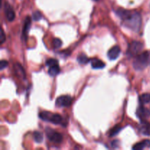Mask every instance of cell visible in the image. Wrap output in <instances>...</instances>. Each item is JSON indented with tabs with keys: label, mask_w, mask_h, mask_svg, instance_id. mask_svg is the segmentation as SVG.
I'll use <instances>...</instances> for the list:
<instances>
[{
	"label": "cell",
	"mask_w": 150,
	"mask_h": 150,
	"mask_svg": "<svg viewBox=\"0 0 150 150\" xmlns=\"http://www.w3.org/2000/svg\"><path fill=\"white\" fill-rule=\"evenodd\" d=\"M122 21L125 26L133 31L138 32L140 29L141 25H142V17H141V15L137 12L130 13V15Z\"/></svg>",
	"instance_id": "6da1fadb"
},
{
	"label": "cell",
	"mask_w": 150,
	"mask_h": 150,
	"mask_svg": "<svg viewBox=\"0 0 150 150\" xmlns=\"http://www.w3.org/2000/svg\"><path fill=\"white\" fill-rule=\"evenodd\" d=\"M150 63V51H145L137 56L133 62V67L136 70H142Z\"/></svg>",
	"instance_id": "7a4b0ae2"
},
{
	"label": "cell",
	"mask_w": 150,
	"mask_h": 150,
	"mask_svg": "<svg viewBox=\"0 0 150 150\" xmlns=\"http://www.w3.org/2000/svg\"><path fill=\"white\" fill-rule=\"evenodd\" d=\"M45 133H46V136L47 137H48V139H49L51 142H54V143L59 144L62 142V135L61 133L56 132L55 130H53V129L47 127V128L45 129Z\"/></svg>",
	"instance_id": "3957f363"
},
{
	"label": "cell",
	"mask_w": 150,
	"mask_h": 150,
	"mask_svg": "<svg viewBox=\"0 0 150 150\" xmlns=\"http://www.w3.org/2000/svg\"><path fill=\"white\" fill-rule=\"evenodd\" d=\"M142 48H143V44L142 42L139 41H133L129 45L127 54L130 57H134L142 51Z\"/></svg>",
	"instance_id": "277c9868"
},
{
	"label": "cell",
	"mask_w": 150,
	"mask_h": 150,
	"mask_svg": "<svg viewBox=\"0 0 150 150\" xmlns=\"http://www.w3.org/2000/svg\"><path fill=\"white\" fill-rule=\"evenodd\" d=\"M73 99L69 95H63L59 97L56 100V105L57 107H68L71 105Z\"/></svg>",
	"instance_id": "5b68a950"
},
{
	"label": "cell",
	"mask_w": 150,
	"mask_h": 150,
	"mask_svg": "<svg viewBox=\"0 0 150 150\" xmlns=\"http://www.w3.org/2000/svg\"><path fill=\"white\" fill-rule=\"evenodd\" d=\"M136 115L141 120H144L150 117V111L144 106H140L137 108Z\"/></svg>",
	"instance_id": "8992f818"
},
{
	"label": "cell",
	"mask_w": 150,
	"mask_h": 150,
	"mask_svg": "<svg viewBox=\"0 0 150 150\" xmlns=\"http://www.w3.org/2000/svg\"><path fill=\"white\" fill-rule=\"evenodd\" d=\"M139 132L144 136H150V123L144 120L141 121L139 126Z\"/></svg>",
	"instance_id": "52a82bcc"
},
{
	"label": "cell",
	"mask_w": 150,
	"mask_h": 150,
	"mask_svg": "<svg viewBox=\"0 0 150 150\" xmlns=\"http://www.w3.org/2000/svg\"><path fill=\"white\" fill-rule=\"evenodd\" d=\"M120 52H121V49H120V47L118 45H114L108 51V57L111 60L117 59L120 56Z\"/></svg>",
	"instance_id": "ba28073f"
},
{
	"label": "cell",
	"mask_w": 150,
	"mask_h": 150,
	"mask_svg": "<svg viewBox=\"0 0 150 150\" xmlns=\"http://www.w3.org/2000/svg\"><path fill=\"white\" fill-rule=\"evenodd\" d=\"M146 147H150V140H144L137 143L133 146V150H142Z\"/></svg>",
	"instance_id": "9c48e42d"
},
{
	"label": "cell",
	"mask_w": 150,
	"mask_h": 150,
	"mask_svg": "<svg viewBox=\"0 0 150 150\" xmlns=\"http://www.w3.org/2000/svg\"><path fill=\"white\" fill-rule=\"evenodd\" d=\"M5 13H6V17H7V19L9 21H13L14 20L15 17H16L15 12L13 11V9H12L8 4H7V7H5Z\"/></svg>",
	"instance_id": "30bf717a"
},
{
	"label": "cell",
	"mask_w": 150,
	"mask_h": 150,
	"mask_svg": "<svg viewBox=\"0 0 150 150\" xmlns=\"http://www.w3.org/2000/svg\"><path fill=\"white\" fill-rule=\"evenodd\" d=\"M14 70L16 73L17 74V76H18L19 77H21L22 79H25L26 78V75H25V71L23 70V67L19 63H16L14 66Z\"/></svg>",
	"instance_id": "8fae6325"
},
{
	"label": "cell",
	"mask_w": 150,
	"mask_h": 150,
	"mask_svg": "<svg viewBox=\"0 0 150 150\" xmlns=\"http://www.w3.org/2000/svg\"><path fill=\"white\" fill-rule=\"evenodd\" d=\"M91 64L93 69H102L105 66V64L98 59H94L91 61Z\"/></svg>",
	"instance_id": "7c38bea8"
},
{
	"label": "cell",
	"mask_w": 150,
	"mask_h": 150,
	"mask_svg": "<svg viewBox=\"0 0 150 150\" xmlns=\"http://www.w3.org/2000/svg\"><path fill=\"white\" fill-rule=\"evenodd\" d=\"M31 26V18L29 17H26L24 21V25H23V35H24L25 38H26V35H27L28 32H29V29Z\"/></svg>",
	"instance_id": "4fadbf2b"
},
{
	"label": "cell",
	"mask_w": 150,
	"mask_h": 150,
	"mask_svg": "<svg viewBox=\"0 0 150 150\" xmlns=\"http://www.w3.org/2000/svg\"><path fill=\"white\" fill-rule=\"evenodd\" d=\"M53 114L48 112V111H42L39 114V117L42 120L45 122H51V117H52Z\"/></svg>",
	"instance_id": "5bb4252c"
},
{
	"label": "cell",
	"mask_w": 150,
	"mask_h": 150,
	"mask_svg": "<svg viewBox=\"0 0 150 150\" xmlns=\"http://www.w3.org/2000/svg\"><path fill=\"white\" fill-rule=\"evenodd\" d=\"M60 72V68L59 67V65H54L52 66V67H50L49 69H48V74H49L50 76H57V75Z\"/></svg>",
	"instance_id": "9a60e30c"
},
{
	"label": "cell",
	"mask_w": 150,
	"mask_h": 150,
	"mask_svg": "<svg viewBox=\"0 0 150 150\" xmlns=\"http://www.w3.org/2000/svg\"><path fill=\"white\" fill-rule=\"evenodd\" d=\"M63 122V119L59 114H53L52 117H51V120L50 122L53 123L54 125H60L62 124V122Z\"/></svg>",
	"instance_id": "2e32d148"
},
{
	"label": "cell",
	"mask_w": 150,
	"mask_h": 150,
	"mask_svg": "<svg viewBox=\"0 0 150 150\" xmlns=\"http://www.w3.org/2000/svg\"><path fill=\"white\" fill-rule=\"evenodd\" d=\"M77 60L79 64H86L89 62V59L84 54H81L80 55H79Z\"/></svg>",
	"instance_id": "e0dca14e"
},
{
	"label": "cell",
	"mask_w": 150,
	"mask_h": 150,
	"mask_svg": "<svg viewBox=\"0 0 150 150\" xmlns=\"http://www.w3.org/2000/svg\"><path fill=\"white\" fill-rule=\"evenodd\" d=\"M34 140L36 143H41L43 141V136L39 131H35L33 133Z\"/></svg>",
	"instance_id": "ac0fdd59"
},
{
	"label": "cell",
	"mask_w": 150,
	"mask_h": 150,
	"mask_svg": "<svg viewBox=\"0 0 150 150\" xmlns=\"http://www.w3.org/2000/svg\"><path fill=\"white\" fill-rule=\"evenodd\" d=\"M139 101L142 104L149 103L150 102V94L145 93L141 95L140 98H139Z\"/></svg>",
	"instance_id": "d6986e66"
},
{
	"label": "cell",
	"mask_w": 150,
	"mask_h": 150,
	"mask_svg": "<svg viewBox=\"0 0 150 150\" xmlns=\"http://www.w3.org/2000/svg\"><path fill=\"white\" fill-rule=\"evenodd\" d=\"M122 130V127H120V125H117L112 129V130L110 131V136H115L116 135L118 134L120 132V130Z\"/></svg>",
	"instance_id": "ffe728a7"
},
{
	"label": "cell",
	"mask_w": 150,
	"mask_h": 150,
	"mask_svg": "<svg viewBox=\"0 0 150 150\" xmlns=\"http://www.w3.org/2000/svg\"><path fill=\"white\" fill-rule=\"evenodd\" d=\"M62 45V41L59 38H55V39L53 40V46L55 49H57V48H59Z\"/></svg>",
	"instance_id": "44dd1931"
},
{
	"label": "cell",
	"mask_w": 150,
	"mask_h": 150,
	"mask_svg": "<svg viewBox=\"0 0 150 150\" xmlns=\"http://www.w3.org/2000/svg\"><path fill=\"white\" fill-rule=\"evenodd\" d=\"M45 64H46V66H48V67H52V66L57 65V64H58V61H57V59H48L46 61Z\"/></svg>",
	"instance_id": "7402d4cb"
},
{
	"label": "cell",
	"mask_w": 150,
	"mask_h": 150,
	"mask_svg": "<svg viewBox=\"0 0 150 150\" xmlns=\"http://www.w3.org/2000/svg\"><path fill=\"white\" fill-rule=\"evenodd\" d=\"M32 18H33L34 21H38L40 20L42 18V14L40 13V11H35L33 13V15H32Z\"/></svg>",
	"instance_id": "603a6c76"
},
{
	"label": "cell",
	"mask_w": 150,
	"mask_h": 150,
	"mask_svg": "<svg viewBox=\"0 0 150 150\" xmlns=\"http://www.w3.org/2000/svg\"><path fill=\"white\" fill-rule=\"evenodd\" d=\"M7 66H8V62L7 61H5V60H1L0 62V69L1 70H4Z\"/></svg>",
	"instance_id": "cb8c5ba5"
},
{
	"label": "cell",
	"mask_w": 150,
	"mask_h": 150,
	"mask_svg": "<svg viewBox=\"0 0 150 150\" xmlns=\"http://www.w3.org/2000/svg\"><path fill=\"white\" fill-rule=\"evenodd\" d=\"M119 143H120V142H119V141H117V140L113 141V142H111V147L117 148L119 146Z\"/></svg>",
	"instance_id": "d4e9b609"
},
{
	"label": "cell",
	"mask_w": 150,
	"mask_h": 150,
	"mask_svg": "<svg viewBox=\"0 0 150 150\" xmlns=\"http://www.w3.org/2000/svg\"><path fill=\"white\" fill-rule=\"evenodd\" d=\"M0 39H1V44H2L3 42L5 41V35H4V32L3 29H1V37H0Z\"/></svg>",
	"instance_id": "484cf974"
},
{
	"label": "cell",
	"mask_w": 150,
	"mask_h": 150,
	"mask_svg": "<svg viewBox=\"0 0 150 150\" xmlns=\"http://www.w3.org/2000/svg\"><path fill=\"white\" fill-rule=\"evenodd\" d=\"M94 1H99V0H94Z\"/></svg>",
	"instance_id": "4316f807"
}]
</instances>
